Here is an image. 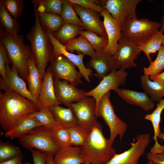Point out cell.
<instances>
[{"label":"cell","instance_id":"30bf717a","mask_svg":"<svg viewBox=\"0 0 164 164\" xmlns=\"http://www.w3.org/2000/svg\"><path fill=\"white\" fill-rule=\"evenodd\" d=\"M100 5L122 26L127 21L137 18L136 7L140 0H107L100 1Z\"/></svg>","mask_w":164,"mask_h":164},{"label":"cell","instance_id":"d4e9b609","mask_svg":"<svg viewBox=\"0 0 164 164\" xmlns=\"http://www.w3.org/2000/svg\"><path fill=\"white\" fill-rule=\"evenodd\" d=\"M50 109L56 121L62 127L69 128L79 125L76 116L71 108L54 105Z\"/></svg>","mask_w":164,"mask_h":164},{"label":"cell","instance_id":"4fadbf2b","mask_svg":"<svg viewBox=\"0 0 164 164\" xmlns=\"http://www.w3.org/2000/svg\"><path fill=\"white\" fill-rule=\"evenodd\" d=\"M141 52L137 45L121 37L117 52L113 56L118 69L135 67V61Z\"/></svg>","mask_w":164,"mask_h":164},{"label":"cell","instance_id":"8fae6325","mask_svg":"<svg viewBox=\"0 0 164 164\" xmlns=\"http://www.w3.org/2000/svg\"><path fill=\"white\" fill-rule=\"evenodd\" d=\"M128 75V72L123 69L112 70L104 77L95 88L86 92V94L94 99L96 107L101 98L106 93L111 90L115 91L120 86L125 84Z\"/></svg>","mask_w":164,"mask_h":164},{"label":"cell","instance_id":"d6a6232c","mask_svg":"<svg viewBox=\"0 0 164 164\" xmlns=\"http://www.w3.org/2000/svg\"><path fill=\"white\" fill-rule=\"evenodd\" d=\"M32 116L36 118L42 126L53 131L62 127L56 121L50 108H44L32 113Z\"/></svg>","mask_w":164,"mask_h":164},{"label":"cell","instance_id":"277c9868","mask_svg":"<svg viewBox=\"0 0 164 164\" xmlns=\"http://www.w3.org/2000/svg\"><path fill=\"white\" fill-rule=\"evenodd\" d=\"M112 145L104 135L101 125L97 122L91 128L83 146L85 158L90 164H106L116 154Z\"/></svg>","mask_w":164,"mask_h":164},{"label":"cell","instance_id":"f907efd6","mask_svg":"<svg viewBox=\"0 0 164 164\" xmlns=\"http://www.w3.org/2000/svg\"><path fill=\"white\" fill-rule=\"evenodd\" d=\"M163 9L164 10V4L163 6ZM160 23L161 24L160 30L164 31V16L162 17Z\"/></svg>","mask_w":164,"mask_h":164},{"label":"cell","instance_id":"b9f144b4","mask_svg":"<svg viewBox=\"0 0 164 164\" xmlns=\"http://www.w3.org/2000/svg\"><path fill=\"white\" fill-rule=\"evenodd\" d=\"M71 4H75L84 8L94 10L101 13L104 8L98 5V1L93 0H68Z\"/></svg>","mask_w":164,"mask_h":164},{"label":"cell","instance_id":"5b68a950","mask_svg":"<svg viewBox=\"0 0 164 164\" xmlns=\"http://www.w3.org/2000/svg\"><path fill=\"white\" fill-rule=\"evenodd\" d=\"M20 145L26 149H34L46 155H54L60 148L53 130L43 126L36 127L19 139Z\"/></svg>","mask_w":164,"mask_h":164},{"label":"cell","instance_id":"44dd1931","mask_svg":"<svg viewBox=\"0 0 164 164\" xmlns=\"http://www.w3.org/2000/svg\"><path fill=\"white\" fill-rule=\"evenodd\" d=\"M32 113L25 114L17 119L11 129L5 133V136L11 139H19L35 128L42 126L38 120L32 116Z\"/></svg>","mask_w":164,"mask_h":164},{"label":"cell","instance_id":"f35d334b","mask_svg":"<svg viewBox=\"0 0 164 164\" xmlns=\"http://www.w3.org/2000/svg\"><path fill=\"white\" fill-rule=\"evenodd\" d=\"M36 7L43 5L46 8V12L52 13L60 15L62 9L63 0H31Z\"/></svg>","mask_w":164,"mask_h":164},{"label":"cell","instance_id":"3957f363","mask_svg":"<svg viewBox=\"0 0 164 164\" xmlns=\"http://www.w3.org/2000/svg\"><path fill=\"white\" fill-rule=\"evenodd\" d=\"M35 23L26 38L30 44L33 59L42 76L43 77L48 63L54 57L53 46L47 32L42 27L37 14V8L34 5Z\"/></svg>","mask_w":164,"mask_h":164},{"label":"cell","instance_id":"7a4b0ae2","mask_svg":"<svg viewBox=\"0 0 164 164\" xmlns=\"http://www.w3.org/2000/svg\"><path fill=\"white\" fill-rule=\"evenodd\" d=\"M0 39L6 49L11 66L15 68L21 78L27 80L29 74L28 61L30 59L33 58L30 46L25 43L22 36L9 33L1 25L0 26Z\"/></svg>","mask_w":164,"mask_h":164},{"label":"cell","instance_id":"9a60e30c","mask_svg":"<svg viewBox=\"0 0 164 164\" xmlns=\"http://www.w3.org/2000/svg\"><path fill=\"white\" fill-rule=\"evenodd\" d=\"M69 107L74 112L79 125L91 128L98 122L95 114L96 101L93 97H87L80 101L72 103Z\"/></svg>","mask_w":164,"mask_h":164},{"label":"cell","instance_id":"6f0895ef","mask_svg":"<svg viewBox=\"0 0 164 164\" xmlns=\"http://www.w3.org/2000/svg\"><path fill=\"white\" fill-rule=\"evenodd\" d=\"M147 164V163H146V164Z\"/></svg>","mask_w":164,"mask_h":164},{"label":"cell","instance_id":"d6986e66","mask_svg":"<svg viewBox=\"0 0 164 164\" xmlns=\"http://www.w3.org/2000/svg\"><path fill=\"white\" fill-rule=\"evenodd\" d=\"M86 66L87 68L94 69L96 73L93 75L101 80L111 71L118 69L113 56L104 50L96 53L95 55L91 57Z\"/></svg>","mask_w":164,"mask_h":164},{"label":"cell","instance_id":"f1b7e54d","mask_svg":"<svg viewBox=\"0 0 164 164\" xmlns=\"http://www.w3.org/2000/svg\"><path fill=\"white\" fill-rule=\"evenodd\" d=\"M163 32L162 30H159L138 46L140 50L146 55L150 62L152 61L150 54L158 51L162 44L164 39Z\"/></svg>","mask_w":164,"mask_h":164},{"label":"cell","instance_id":"ac0fdd59","mask_svg":"<svg viewBox=\"0 0 164 164\" xmlns=\"http://www.w3.org/2000/svg\"><path fill=\"white\" fill-rule=\"evenodd\" d=\"M48 35L52 43L53 48L54 56L62 55L67 58L77 67L83 77L88 83L90 82V77L93 74L92 70L86 67L83 63L84 55L81 52L76 51L78 54H75L67 51L65 45L62 44L54 36L52 33L47 32Z\"/></svg>","mask_w":164,"mask_h":164},{"label":"cell","instance_id":"ab89813d","mask_svg":"<svg viewBox=\"0 0 164 164\" xmlns=\"http://www.w3.org/2000/svg\"><path fill=\"white\" fill-rule=\"evenodd\" d=\"M8 12L17 19L21 14L24 7L23 0H1Z\"/></svg>","mask_w":164,"mask_h":164},{"label":"cell","instance_id":"ffe728a7","mask_svg":"<svg viewBox=\"0 0 164 164\" xmlns=\"http://www.w3.org/2000/svg\"><path fill=\"white\" fill-rule=\"evenodd\" d=\"M62 104L56 97L53 77L48 67L43 77L41 90L37 100V107L39 110L43 108H50L53 105Z\"/></svg>","mask_w":164,"mask_h":164},{"label":"cell","instance_id":"7402d4cb","mask_svg":"<svg viewBox=\"0 0 164 164\" xmlns=\"http://www.w3.org/2000/svg\"><path fill=\"white\" fill-rule=\"evenodd\" d=\"M115 91L127 103L139 106L145 111L152 109L155 106V102L144 92L119 88Z\"/></svg>","mask_w":164,"mask_h":164},{"label":"cell","instance_id":"681fc988","mask_svg":"<svg viewBox=\"0 0 164 164\" xmlns=\"http://www.w3.org/2000/svg\"><path fill=\"white\" fill-rule=\"evenodd\" d=\"M38 12L40 13H44L46 12V8L45 6L42 4L40 5L37 8Z\"/></svg>","mask_w":164,"mask_h":164},{"label":"cell","instance_id":"db71d44e","mask_svg":"<svg viewBox=\"0 0 164 164\" xmlns=\"http://www.w3.org/2000/svg\"><path fill=\"white\" fill-rule=\"evenodd\" d=\"M83 164H90V163L87 161V160L85 159V161L84 162V163Z\"/></svg>","mask_w":164,"mask_h":164},{"label":"cell","instance_id":"c3c4849f","mask_svg":"<svg viewBox=\"0 0 164 164\" xmlns=\"http://www.w3.org/2000/svg\"><path fill=\"white\" fill-rule=\"evenodd\" d=\"M47 158L45 164H55L53 161V155L52 154L47 155Z\"/></svg>","mask_w":164,"mask_h":164},{"label":"cell","instance_id":"f5cc1de1","mask_svg":"<svg viewBox=\"0 0 164 164\" xmlns=\"http://www.w3.org/2000/svg\"><path fill=\"white\" fill-rule=\"evenodd\" d=\"M146 163L147 164H154L152 161L149 160H148Z\"/></svg>","mask_w":164,"mask_h":164},{"label":"cell","instance_id":"cb8c5ba5","mask_svg":"<svg viewBox=\"0 0 164 164\" xmlns=\"http://www.w3.org/2000/svg\"><path fill=\"white\" fill-rule=\"evenodd\" d=\"M164 109V99H162L156 104V108L153 112L146 114L144 117L145 120L151 122L154 129V135L153 139L155 141V144L150 151V152L154 153H164V145H160L157 139L161 133L160 126L161 115Z\"/></svg>","mask_w":164,"mask_h":164},{"label":"cell","instance_id":"11a10c76","mask_svg":"<svg viewBox=\"0 0 164 164\" xmlns=\"http://www.w3.org/2000/svg\"><path fill=\"white\" fill-rule=\"evenodd\" d=\"M19 164H29L28 162H26L25 163L23 164V163H22L21 162H20Z\"/></svg>","mask_w":164,"mask_h":164},{"label":"cell","instance_id":"ee69618b","mask_svg":"<svg viewBox=\"0 0 164 164\" xmlns=\"http://www.w3.org/2000/svg\"><path fill=\"white\" fill-rule=\"evenodd\" d=\"M34 164H45L47 155L38 150L30 149Z\"/></svg>","mask_w":164,"mask_h":164},{"label":"cell","instance_id":"ba28073f","mask_svg":"<svg viewBox=\"0 0 164 164\" xmlns=\"http://www.w3.org/2000/svg\"><path fill=\"white\" fill-rule=\"evenodd\" d=\"M76 66L62 55L54 56L48 67L53 78L65 80L76 87L82 84V74Z\"/></svg>","mask_w":164,"mask_h":164},{"label":"cell","instance_id":"f6af8a7d","mask_svg":"<svg viewBox=\"0 0 164 164\" xmlns=\"http://www.w3.org/2000/svg\"><path fill=\"white\" fill-rule=\"evenodd\" d=\"M146 158L151 160L154 164H164V153L161 154H155L150 152L146 155Z\"/></svg>","mask_w":164,"mask_h":164},{"label":"cell","instance_id":"603a6c76","mask_svg":"<svg viewBox=\"0 0 164 164\" xmlns=\"http://www.w3.org/2000/svg\"><path fill=\"white\" fill-rule=\"evenodd\" d=\"M85 161L83 146L60 148L53 157L55 164H83Z\"/></svg>","mask_w":164,"mask_h":164},{"label":"cell","instance_id":"8d00e7d4","mask_svg":"<svg viewBox=\"0 0 164 164\" xmlns=\"http://www.w3.org/2000/svg\"><path fill=\"white\" fill-rule=\"evenodd\" d=\"M60 16L64 23L73 24L82 28V24L80 19L78 16L72 5L68 0H63L62 9Z\"/></svg>","mask_w":164,"mask_h":164},{"label":"cell","instance_id":"7dc6e473","mask_svg":"<svg viewBox=\"0 0 164 164\" xmlns=\"http://www.w3.org/2000/svg\"><path fill=\"white\" fill-rule=\"evenodd\" d=\"M151 80L152 81H159L164 83V71L157 75Z\"/></svg>","mask_w":164,"mask_h":164},{"label":"cell","instance_id":"7bdbcfd3","mask_svg":"<svg viewBox=\"0 0 164 164\" xmlns=\"http://www.w3.org/2000/svg\"><path fill=\"white\" fill-rule=\"evenodd\" d=\"M7 54L6 49L2 43L0 41V74L3 78L5 77V62Z\"/></svg>","mask_w":164,"mask_h":164},{"label":"cell","instance_id":"9f6ffc18","mask_svg":"<svg viewBox=\"0 0 164 164\" xmlns=\"http://www.w3.org/2000/svg\"><path fill=\"white\" fill-rule=\"evenodd\" d=\"M162 44L164 46V39L162 42Z\"/></svg>","mask_w":164,"mask_h":164},{"label":"cell","instance_id":"9c48e42d","mask_svg":"<svg viewBox=\"0 0 164 164\" xmlns=\"http://www.w3.org/2000/svg\"><path fill=\"white\" fill-rule=\"evenodd\" d=\"M134 138L128 150L121 153L116 154L106 164H139V161L145 153L150 142L149 133L140 134Z\"/></svg>","mask_w":164,"mask_h":164},{"label":"cell","instance_id":"60d3db41","mask_svg":"<svg viewBox=\"0 0 164 164\" xmlns=\"http://www.w3.org/2000/svg\"><path fill=\"white\" fill-rule=\"evenodd\" d=\"M53 132L60 148L71 146L68 129L61 127Z\"/></svg>","mask_w":164,"mask_h":164},{"label":"cell","instance_id":"1f68e13d","mask_svg":"<svg viewBox=\"0 0 164 164\" xmlns=\"http://www.w3.org/2000/svg\"><path fill=\"white\" fill-rule=\"evenodd\" d=\"M0 22L6 31L12 34L17 35L20 31V23L13 18L0 1Z\"/></svg>","mask_w":164,"mask_h":164},{"label":"cell","instance_id":"d590c367","mask_svg":"<svg viewBox=\"0 0 164 164\" xmlns=\"http://www.w3.org/2000/svg\"><path fill=\"white\" fill-rule=\"evenodd\" d=\"M80 35L85 38L90 43L96 53L103 51L108 43V38L102 37L92 31L81 30Z\"/></svg>","mask_w":164,"mask_h":164},{"label":"cell","instance_id":"e0dca14e","mask_svg":"<svg viewBox=\"0 0 164 164\" xmlns=\"http://www.w3.org/2000/svg\"><path fill=\"white\" fill-rule=\"evenodd\" d=\"M71 4L80 17L83 29L93 31L100 36L108 38L103 22L100 19L101 13L77 5Z\"/></svg>","mask_w":164,"mask_h":164},{"label":"cell","instance_id":"816d5d0a","mask_svg":"<svg viewBox=\"0 0 164 164\" xmlns=\"http://www.w3.org/2000/svg\"><path fill=\"white\" fill-rule=\"evenodd\" d=\"M158 138H162L164 140V134L161 132Z\"/></svg>","mask_w":164,"mask_h":164},{"label":"cell","instance_id":"7c38bea8","mask_svg":"<svg viewBox=\"0 0 164 164\" xmlns=\"http://www.w3.org/2000/svg\"><path fill=\"white\" fill-rule=\"evenodd\" d=\"M8 57L5 62V77L0 79V90L5 92L10 91L17 93L32 101L37 106V101L29 91L24 80L19 75L14 67H9Z\"/></svg>","mask_w":164,"mask_h":164},{"label":"cell","instance_id":"484cf974","mask_svg":"<svg viewBox=\"0 0 164 164\" xmlns=\"http://www.w3.org/2000/svg\"><path fill=\"white\" fill-rule=\"evenodd\" d=\"M27 67L29 71L27 80L28 89L37 101L41 90L43 77L37 68L33 58L28 60Z\"/></svg>","mask_w":164,"mask_h":164},{"label":"cell","instance_id":"5bb4252c","mask_svg":"<svg viewBox=\"0 0 164 164\" xmlns=\"http://www.w3.org/2000/svg\"><path fill=\"white\" fill-rule=\"evenodd\" d=\"M53 79L54 91L57 99L67 107L72 103L80 101L88 97L85 91L77 88L65 80Z\"/></svg>","mask_w":164,"mask_h":164},{"label":"cell","instance_id":"4dcf8cb0","mask_svg":"<svg viewBox=\"0 0 164 164\" xmlns=\"http://www.w3.org/2000/svg\"><path fill=\"white\" fill-rule=\"evenodd\" d=\"M83 29L80 26L64 23L59 31L52 34L60 43L66 45L70 40L75 38L77 35H80V32Z\"/></svg>","mask_w":164,"mask_h":164},{"label":"cell","instance_id":"4316f807","mask_svg":"<svg viewBox=\"0 0 164 164\" xmlns=\"http://www.w3.org/2000/svg\"><path fill=\"white\" fill-rule=\"evenodd\" d=\"M142 87L149 97L155 102L164 97V83L151 80L149 75H144L140 77Z\"/></svg>","mask_w":164,"mask_h":164},{"label":"cell","instance_id":"83f0119b","mask_svg":"<svg viewBox=\"0 0 164 164\" xmlns=\"http://www.w3.org/2000/svg\"><path fill=\"white\" fill-rule=\"evenodd\" d=\"M37 14L41 26L47 32L53 33L57 32L64 23L59 15L46 12L40 13L38 11Z\"/></svg>","mask_w":164,"mask_h":164},{"label":"cell","instance_id":"f546056e","mask_svg":"<svg viewBox=\"0 0 164 164\" xmlns=\"http://www.w3.org/2000/svg\"><path fill=\"white\" fill-rule=\"evenodd\" d=\"M65 46L66 50L72 53L76 50L91 57L96 54L95 51L90 43L81 35L70 40Z\"/></svg>","mask_w":164,"mask_h":164},{"label":"cell","instance_id":"bcb514c9","mask_svg":"<svg viewBox=\"0 0 164 164\" xmlns=\"http://www.w3.org/2000/svg\"><path fill=\"white\" fill-rule=\"evenodd\" d=\"M23 158V155L21 154L8 160L1 162L0 164H19L21 162Z\"/></svg>","mask_w":164,"mask_h":164},{"label":"cell","instance_id":"6da1fadb","mask_svg":"<svg viewBox=\"0 0 164 164\" xmlns=\"http://www.w3.org/2000/svg\"><path fill=\"white\" fill-rule=\"evenodd\" d=\"M39 110L36 104L17 93H0V125L5 132L22 116Z\"/></svg>","mask_w":164,"mask_h":164},{"label":"cell","instance_id":"8992f818","mask_svg":"<svg viewBox=\"0 0 164 164\" xmlns=\"http://www.w3.org/2000/svg\"><path fill=\"white\" fill-rule=\"evenodd\" d=\"M160 27V23L147 18L132 19L122 25L121 37L139 46L159 31Z\"/></svg>","mask_w":164,"mask_h":164},{"label":"cell","instance_id":"836d02e7","mask_svg":"<svg viewBox=\"0 0 164 164\" xmlns=\"http://www.w3.org/2000/svg\"><path fill=\"white\" fill-rule=\"evenodd\" d=\"M91 128L80 125L68 128L70 133V145L83 146L90 134Z\"/></svg>","mask_w":164,"mask_h":164},{"label":"cell","instance_id":"52a82bcc","mask_svg":"<svg viewBox=\"0 0 164 164\" xmlns=\"http://www.w3.org/2000/svg\"><path fill=\"white\" fill-rule=\"evenodd\" d=\"M110 91H109L101 98L96 107L95 114L97 118H101L109 127L110 131L109 139L112 144L118 136H119L121 140H122L128 126L115 113L110 100Z\"/></svg>","mask_w":164,"mask_h":164},{"label":"cell","instance_id":"2e32d148","mask_svg":"<svg viewBox=\"0 0 164 164\" xmlns=\"http://www.w3.org/2000/svg\"><path fill=\"white\" fill-rule=\"evenodd\" d=\"M101 15L103 17V22L108 39V44L103 50L113 56L117 52L118 42L121 37L122 25L118 21L113 18L104 8Z\"/></svg>","mask_w":164,"mask_h":164},{"label":"cell","instance_id":"74e56055","mask_svg":"<svg viewBox=\"0 0 164 164\" xmlns=\"http://www.w3.org/2000/svg\"><path fill=\"white\" fill-rule=\"evenodd\" d=\"M20 148L9 142H0V161H4L21 154Z\"/></svg>","mask_w":164,"mask_h":164},{"label":"cell","instance_id":"e575fe53","mask_svg":"<svg viewBox=\"0 0 164 164\" xmlns=\"http://www.w3.org/2000/svg\"><path fill=\"white\" fill-rule=\"evenodd\" d=\"M149 66L143 68L144 74L149 75L150 80L161 73L164 69V46L162 44L158 51L156 59L150 62Z\"/></svg>","mask_w":164,"mask_h":164}]
</instances>
